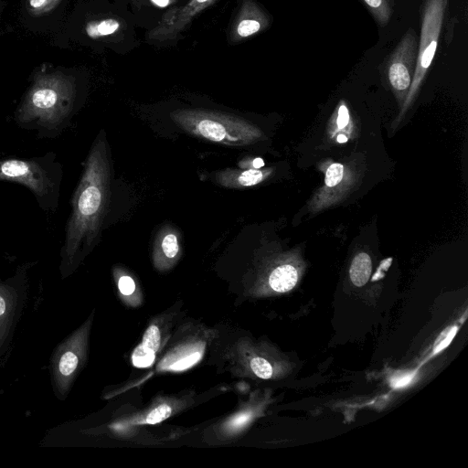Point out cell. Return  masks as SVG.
<instances>
[{
    "label": "cell",
    "instance_id": "obj_17",
    "mask_svg": "<svg viewBox=\"0 0 468 468\" xmlns=\"http://www.w3.org/2000/svg\"><path fill=\"white\" fill-rule=\"evenodd\" d=\"M250 367L253 373L262 379H269L272 376V367L271 364L262 357L252 358L250 361Z\"/></svg>",
    "mask_w": 468,
    "mask_h": 468
},
{
    "label": "cell",
    "instance_id": "obj_19",
    "mask_svg": "<svg viewBox=\"0 0 468 468\" xmlns=\"http://www.w3.org/2000/svg\"><path fill=\"white\" fill-rule=\"evenodd\" d=\"M172 413V409L166 404H161L148 413L144 420L146 424H156L166 420Z\"/></svg>",
    "mask_w": 468,
    "mask_h": 468
},
{
    "label": "cell",
    "instance_id": "obj_1",
    "mask_svg": "<svg viewBox=\"0 0 468 468\" xmlns=\"http://www.w3.org/2000/svg\"><path fill=\"white\" fill-rule=\"evenodd\" d=\"M111 197V162L107 142L94 141L72 195L71 212L65 227L62 254L72 262L97 241L107 215Z\"/></svg>",
    "mask_w": 468,
    "mask_h": 468
},
{
    "label": "cell",
    "instance_id": "obj_26",
    "mask_svg": "<svg viewBox=\"0 0 468 468\" xmlns=\"http://www.w3.org/2000/svg\"><path fill=\"white\" fill-rule=\"evenodd\" d=\"M155 5L159 7H165L169 5L172 0H151Z\"/></svg>",
    "mask_w": 468,
    "mask_h": 468
},
{
    "label": "cell",
    "instance_id": "obj_14",
    "mask_svg": "<svg viewBox=\"0 0 468 468\" xmlns=\"http://www.w3.org/2000/svg\"><path fill=\"white\" fill-rule=\"evenodd\" d=\"M370 12L376 23L383 27L388 24L393 14L392 0H360Z\"/></svg>",
    "mask_w": 468,
    "mask_h": 468
},
{
    "label": "cell",
    "instance_id": "obj_10",
    "mask_svg": "<svg viewBox=\"0 0 468 468\" xmlns=\"http://www.w3.org/2000/svg\"><path fill=\"white\" fill-rule=\"evenodd\" d=\"M160 340L159 328L154 324L150 325L143 336L142 343L133 352V365L139 368L152 366L160 346Z\"/></svg>",
    "mask_w": 468,
    "mask_h": 468
},
{
    "label": "cell",
    "instance_id": "obj_8",
    "mask_svg": "<svg viewBox=\"0 0 468 468\" xmlns=\"http://www.w3.org/2000/svg\"><path fill=\"white\" fill-rule=\"evenodd\" d=\"M269 173V170L254 168L246 170L228 168L213 172L210 175V179L224 187L241 188L258 185L266 178Z\"/></svg>",
    "mask_w": 468,
    "mask_h": 468
},
{
    "label": "cell",
    "instance_id": "obj_7",
    "mask_svg": "<svg viewBox=\"0 0 468 468\" xmlns=\"http://www.w3.org/2000/svg\"><path fill=\"white\" fill-rule=\"evenodd\" d=\"M213 0H191L181 9L168 12L160 24L150 34L156 40L170 39L176 36L190 19Z\"/></svg>",
    "mask_w": 468,
    "mask_h": 468
},
{
    "label": "cell",
    "instance_id": "obj_24",
    "mask_svg": "<svg viewBox=\"0 0 468 468\" xmlns=\"http://www.w3.org/2000/svg\"><path fill=\"white\" fill-rule=\"evenodd\" d=\"M249 417H250V415L246 414V413L237 416L230 422L231 427L237 428V427L243 425L246 422V420L249 419Z\"/></svg>",
    "mask_w": 468,
    "mask_h": 468
},
{
    "label": "cell",
    "instance_id": "obj_4",
    "mask_svg": "<svg viewBox=\"0 0 468 468\" xmlns=\"http://www.w3.org/2000/svg\"><path fill=\"white\" fill-rule=\"evenodd\" d=\"M173 122L191 135L231 146H243L261 137V130L239 117L200 109H182L171 113Z\"/></svg>",
    "mask_w": 468,
    "mask_h": 468
},
{
    "label": "cell",
    "instance_id": "obj_3",
    "mask_svg": "<svg viewBox=\"0 0 468 468\" xmlns=\"http://www.w3.org/2000/svg\"><path fill=\"white\" fill-rule=\"evenodd\" d=\"M62 165L54 153L32 158H0V181L26 186L41 209L55 212L58 207Z\"/></svg>",
    "mask_w": 468,
    "mask_h": 468
},
{
    "label": "cell",
    "instance_id": "obj_25",
    "mask_svg": "<svg viewBox=\"0 0 468 468\" xmlns=\"http://www.w3.org/2000/svg\"><path fill=\"white\" fill-rule=\"evenodd\" d=\"M251 165L254 169H260L261 167H262L264 165V162L261 158L258 157V158L253 159V161L251 162Z\"/></svg>",
    "mask_w": 468,
    "mask_h": 468
},
{
    "label": "cell",
    "instance_id": "obj_23",
    "mask_svg": "<svg viewBox=\"0 0 468 468\" xmlns=\"http://www.w3.org/2000/svg\"><path fill=\"white\" fill-rule=\"evenodd\" d=\"M349 122V112L345 104H341L338 109L337 126L338 128H345Z\"/></svg>",
    "mask_w": 468,
    "mask_h": 468
},
{
    "label": "cell",
    "instance_id": "obj_9",
    "mask_svg": "<svg viewBox=\"0 0 468 468\" xmlns=\"http://www.w3.org/2000/svg\"><path fill=\"white\" fill-rule=\"evenodd\" d=\"M178 233L170 226L163 227L154 241V259L156 266H167L179 257Z\"/></svg>",
    "mask_w": 468,
    "mask_h": 468
},
{
    "label": "cell",
    "instance_id": "obj_21",
    "mask_svg": "<svg viewBox=\"0 0 468 468\" xmlns=\"http://www.w3.org/2000/svg\"><path fill=\"white\" fill-rule=\"evenodd\" d=\"M200 353L196 352L193 353L186 357H183L182 359L176 361L175 364L172 365L171 368L175 370H182L186 367H189L190 366L194 365L199 360Z\"/></svg>",
    "mask_w": 468,
    "mask_h": 468
},
{
    "label": "cell",
    "instance_id": "obj_15",
    "mask_svg": "<svg viewBox=\"0 0 468 468\" xmlns=\"http://www.w3.org/2000/svg\"><path fill=\"white\" fill-rule=\"evenodd\" d=\"M120 27L116 19L106 18L98 21H91L87 24L85 30L90 37L97 38L115 33Z\"/></svg>",
    "mask_w": 468,
    "mask_h": 468
},
{
    "label": "cell",
    "instance_id": "obj_12",
    "mask_svg": "<svg viewBox=\"0 0 468 468\" xmlns=\"http://www.w3.org/2000/svg\"><path fill=\"white\" fill-rule=\"evenodd\" d=\"M372 261L366 252L356 254L349 269V276L352 283L357 287L365 285L371 274Z\"/></svg>",
    "mask_w": 468,
    "mask_h": 468
},
{
    "label": "cell",
    "instance_id": "obj_11",
    "mask_svg": "<svg viewBox=\"0 0 468 468\" xmlns=\"http://www.w3.org/2000/svg\"><path fill=\"white\" fill-rule=\"evenodd\" d=\"M298 280L296 269L284 264L276 267L270 274L269 284L271 289L278 292H285L292 289Z\"/></svg>",
    "mask_w": 468,
    "mask_h": 468
},
{
    "label": "cell",
    "instance_id": "obj_2",
    "mask_svg": "<svg viewBox=\"0 0 468 468\" xmlns=\"http://www.w3.org/2000/svg\"><path fill=\"white\" fill-rule=\"evenodd\" d=\"M77 107V87L72 77L62 73L35 78L14 114L22 129L35 131L39 138L59 135Z\"/></svg>",
    "mask_w": 468,
    "mask_h": 468
},
{
    "label": "cell",
    "instance_id": "obj_5",
    "mask_svg": "<svg viewBox=\"0 0 468 468\" xmlns=\"http://www.w3.org/2000/svg\"><path fill=\"white\" fill-rule=\"evenodd\" d=\"M448 0H426L422 9L420 35L417 48V61L413 79L403 101L400 115L410 107L433 61Z\"/></svg>",
    "mask_w": 468,
    "mask_h": 468
},
{
    "label": "cell",
    "instance_id": "obj_20",
    "mask_svg": "<svg viewBox=\"0 0 468 468\" xmlns=\"http://www.w3.org/2000/svg\"><path fill=\"white\" fill-rule=\"evenodd\" d=\"M60 0H28V8L34 14L48 12L55 7Z\"/></svg>",
    "mask_w": 468,
    "mask_h": 468
},
{
    "label": "cell",
    "instance_id": "obj_28",
    "mask_svg": "<svg viewBox=\"0 0 468 468\" xmlns=\"http://www.w3.org/2000/svg\"><path fill=\"white\" fill-rule=\"evenodd\" d=\"M337 142L340 143V144H344V143H346L347 142V137L344 134H339L337 136Z\"/></svg>",
    "mask_w": 468,
    "mask_h": 468
},
{
    "label": "cell",
    "instance_id": "obj_22",
    "mask_svg": "<svg viewBox=\"0 0 468 468\" xmlns=\"http://www.w3.org/2000/svg\"><path fill=\"white\" fill-rule=\"evenodd\" d=\"M118 287L123 295H130L135 290V282L130 276L122 275L118 281Z\"/></svg>",
    "mask_w": 468,
    "mask_h": 468
},
{
    "label": "cell",
    "instance_id": "obj_16",
    "mask_svg": "<svg viewBox=\"0 0 468 468\" xmlns=\"http://www.w3.org/2000/svg\"><path fill=\"white\" fill-rule=\"evenodd\" d=\"M78 362L79 358L75 353L71 351L65 352L58 364L60 374L63 376H69L72 374L78 366Z\"/></svg>",
    "mask_w": 468,
    "mask_h": 468
},
{
    "label": "cell",
    "instance_id": "obj_18",
    "mask_svg": "<svg viewBox=\"0 0 468 468\" xmlns=\"http://www.w3.org/2000/svg\"><path fill=\"white\" fill-rule=\"evenodd\" d=\"M344 176V166L339 163L332 164L326 170L324 183L326 186L333 187L338 185Z\"/></svg>",
    "mask_w": 468,
    "mask_h": 468
},
{
    "label": "cell",
    "instance_id": "obj_13",
    "mask_svg": "<svg viewBox=\"0 0 468 468\" xmlns=\"http://www.w3.org/2000/svg\"><path fill=\"white\" fill-rule=\"evenodd\" d=\"M268 24L267 16L254 5L251 16L242 18L236 32L240 37H248L262 30Z\"/></svg>",
    "mask_w": 468,
    "mask_h": 468
},
{
    "label": "cell",
    "instance_id": "obj_6",
    "mask_svg": "<svg viewBox=\"0 0 468 468\" xmlns=\"http://www.w3.org/2000/svg\"><path fill=\"white\" fill-rule=\"evenodd\" d=\"M418 42L413 28H409L388 57L386 75L399 100H405L410 87L417 61Z\"/></svg>",
    "mask_w": 468,
    "mask_h": 468
},
{
    "label": "cell",
    "instance_id": "obj_27",
    "mask_svg": "<svg viewBox=\"0 0 468 468\" xmlns=\"http://www.w3.org/2000/svg\"><path fill=\"white\" fill-rule=\"evenodd\" d=\"M5 311V303L4 299L0 296V315H2Z\"/></svg>",
    "mask_w": 468,
    "mask_h": 468
}]
</instances>
